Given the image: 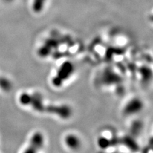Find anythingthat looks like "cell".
<instances>
[{
  "mask_svg": "<svg viewBox=\"0 0 153 153\" xmlns=\"http://www.w3.org/2000/svg\"><path fill=\"white\" fill-rule=\"evenodd\" d=\"M46 0H33V9L36 13H40L44 7Z\"/></svg>",
  "mask_w": 153,
  "mask_h": 153,
  "instance_id": "cell-1",
  "label": "cell"
}]
</instances>
